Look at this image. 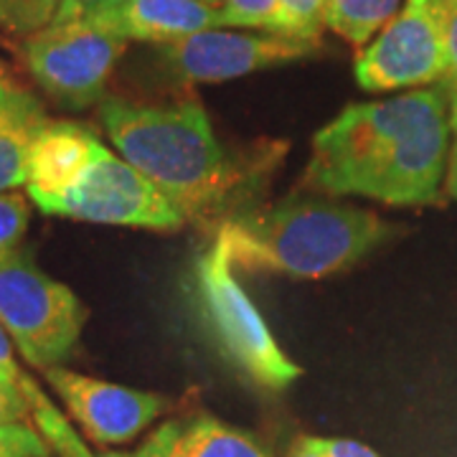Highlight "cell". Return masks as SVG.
I'll list each match as a JSON object with an SVG mask.
<instances>
[{
    "label": "cell",
    "instance_id": "obj_1",
    "mask_svg": "<svg viewBox=\"0 0 457 457\" xmlns=\"http://www.w3.org/2000/svg\"><path fill=\"white\" fill-rule=\"evenodd\" d=\"M450 155V95L442 84L348 104L315 132L303 188L389 206L440 201Z\"/></svg>",
    "mask_w": 457,
    "mask_h": 457
},
{
    "label": "cell",
    "instance_id": "obj_2",
    "mask_svg": "<svg viewBox=\"0 0 457 457\" xmlns=\"http://www.w3.org/2000/svg\"><path fill=\"white\" fill-rule=\"evenodd\" d=\"M99 122L120 155L170 198L186 221L221 227L254 194L260 165L227 153L198 99L140 104L107 97Z\"/></svg>",
    "mask_w": 457,
    "mask_h": 457
},
{
    "label": "cell",
    "instance_id": "obj_3",
    "mask_svg": "<svg viewBox=\"0 0 457 457\" xmlns=\"http://www.w3.org/2000/svg\"><path fill=\"white\" fill-rule=\"evenodd\" d=\"M394 224L369 209L290 196L260 212H239L216 234L234 267L295 279H323L353 267L392 237Z\"/></svg>",
    "mask_w": 457,
    "mask_h": 457
},
{
    "label": "cell",
    "instance_id": "obj_4",
    "mask_svg": "<svg viewBox=\"0 0 457 457\" xmlns=\"http://www.w3.org/2000/svg\"><path fill=\"white\" fill-rule=\"evenodd\" d=\"M194 285L201 323L239 374L270 392H285L303 376V369L279 348L257 305L234 278L227 242L219 234L196 260Z\"/></svg>",
    "mask_w": 457,
    "mask_h": 457
},
{
    "label": "cell",
    "instance_id": "obj_5",
    "mask_svg": "<svg viewBox=\"0 0 457 457\" xmlns=\"http://www.w3.org/2000/svg\"><path fill=\"white\" fill-rule=\"evenodd\" d=\"M0 323L21 356L46 371L74 353L87 308L71 287L51 279L26 249H16L0 260Z\"/></svg>",
    "mask_w": 457,
    "mask_h": 457
},
{
    "label": "cell",
    "instance_id": "obj_6",
    "mask_svg": "<svg viewBox=\"0 0 457 457\" xmlns=\"http://www.w3.org/2000/svg\"><path fill=\"white\" fill-rule=\"evenodd\" d=\"M128 44L97 18H54L23 38L21 56L33 82L54 102L66 110H84L104 99Z\"/></svg>",
    "mask_w": 457,
    "mask_h": 457
},
{
    "label": "cell",
    "instance_id": "obj_7",
    "mask_svg": "<svg viewBox=\"0 0 457 457\" xmlns=\"http://www.w3.org/2000/svg\"><path fill=\"white\" fill-rule=\"evenodd\" d=\"M36 206L46 216L114 227L176 231L186 224L179 206L153 180L104 145L71 188Z\"/></svg>",
    "mask_w": 457,
    "mask_h": 457
},
{
    "label": "cell",
    "instance_id": "obj_8",
    "mask_svg": "<svg viewBox=\"0 0 457 457\" xmlns=\"http://www.w3.org/2000/svg\"><path fill=\"white\" fill-rule=\"evenodd\" d=\"M447 71L435 0H407L404 8L359 49L353 74L366 92H396L440 84Z\"/></svg>",
    "mask_w": 457,
    "mask_h": 457
},
{
    "label": "cell",
    "instance_id": "obj_9",
    "mask_svg": "<svg viewBox=\"0 0 457 457\" xmlns=\"http://www.w3.org/2000/svg\"><path fill=\"white\" fill-rule=\"evenodd\" d=\"M320 41H305L282 33H246L206 29L180 41L163 44L165 69L186 84H216L239 79L252 71L290 64L312 56Z\"/></svg>",
    "mask_w": 457,
    "mask_h": 457
},
{
    "label": "cell",
    "instance_id": "obj_10",
    "mask_svg": "<svg viewBox=\"0 0 457 457\" xmlns=\"http://www.w3.org/2000/svg\"><path fill=\"white\" fill-rule=\"evenodd\" d=\"M44 374L51 389L64 402L71 420L82 427L87 440L102 447L135 440L168 407L161 394L110 384L69 371L64 366L46 369Z\"/></svg>",
    "mask_w": 457,
    "mask_h": 457
},
{
    "label": "cell",
    "instance_id": "obj_11",
    "mask_svg": "<svg viewBox=\"0 0 457 457\" xmlns=\"http://www.w3.org/2000/svg\"><path fill=\"white\" fill-rule=\"evenodd\" d=\"M102 143L82 122L49 120L33 140L26 168V191L33 204L64 194L97 158Z\"/></svg>",
    "mask_w": 457,
    "mask_h": 457
},
{
    "label": "cell",
    "instance_id": "obj_12",
    "mask_svg": "<svg viewBox=\"0 0 457 457\" xmlns=\"http://www.w3.org/2000/svg\"><path fill=\"white\" fill-rule=\"evenodd\" d=\"M128 41L173 44L219 26V8L198 0H122L95 16Z\"/></svg>",
    "mask_w": 457,
    "mask_h": 457
},
{
    "label": "cell",
    "instance_id": "obj_13",
    "mask_svg": "<svg viewBox=\"0 0 457 457\" xmlns=\"http://www.w3.org/2000/svg\"><path fill=\"white\" fill-rule=\"evenodd\" d=\"M49 122L41 99L11 74L0 77V194L26 186L33 140Z\"/></svg>",
    "mask_w": 457,
    "mask_h": 457
},
{
    "label": "cell",
    "instance_id": "obj_14",
    "mask_svg": "<svg viewBox=\"0 0 457 457\" xmlns=\"http://www.w3.org/2000/svg\"><path fill=\"white\" fill-rule=\"evenodd\" d=\"M168 457H270V453L249 432L204 414L180 425Z\"/></svg>",
    "mask_w": 457,
    "mask_h": 457
},
{
    "label": "cell",
    "instance_id": "obj_15",
    "mask_svg": "<svg viewBox=\"0 0 457 457\" xmlns=\"http://www.w3.org/2000/svg\"><path fill=\"white\" fill-rule=\"evenodd\" d=\"M402 11V0H326V29L363 49Z\"/></svg>",
    "mask_w": 457,
    "mask_h": 457
},
{
    "label": "cell",
    "instance_id": "obj_16",
    "mask_svg": "<svg viewBox=\"0 0 457 457\" xmlns=\"http://www.w3.org/2000/svg\"><path fill=\"white\" fill-rule=\"evenodd\" d=\"M26 392L31 396V420L33 425L38 427V432L46 437L51 445V450L59 457H135L130 453H99L95 455L82 437L74 432V427L69 425L64 414L54 407L49 402V396L38 389V384L29 378L26 381Z\"/></svg>",
    "mask_w": 457,
    "mask_h": 457
},
{
    "label": "cell",
    "instance_id": "obj_17",
    "mask_svg": "<svg viewBox=\"0 0 457 457\" xmlns=\"http://www.w3.org/2000/svg\"><path fill=\"white\" fill-rule=\"evenodd\" d=\"M326 26V0H278V26L275 33L320 41Z\"/></svg>",
    "mask_w": 457,
    "mask_h": 457
},
{
    "label": "cell",
    "instance_id": "obj_18",
    "mask_svg": "<svg viewBox=\"0 0 457 457\" xmlns=\"http://www.w3.org/2000/svg\"><path fill=\"white\" fill-rule=\"evenodd\" d=\"M219 18V26L224 29H264L275 33L278 0H224Z\"/></svg>",
    "mask_w": 457,
    "mask_h": 457
},
{
    "label": "cell",
    "instance_id": "obj_19",
    "mask_svg": "<svg viewBox=\"0 0 457 457\" xmlns=\"http://www.w3.org/2000/svg\"><path fill=\"white\" fill-rule=\"evenodd\" d=\"M54 18L49 0H0V29L11 33H29L44 29Z\"/></svg>",
    "mask_w": 457,
    "mask_h": 457
},
{
    "label": "cell",
    "instance_id": "obj_20",
    "mask_svg": "<svg viewBox=\"0 0 457 457\" xmlns=\"http://www.w3.org/2000/svg\"><path fill=\"white\" fill-rule=\"evenodd\" d=\"M31 219V206L21 194H0V260L21 249Z\"/></svg>",
    "mask_w": 457,
    "mask_h": 457
},
{
    "label": "cell",
    "instance_id": "obj_21",
    "mask_svg": "<svg viewBox=\"0 0 457 457\" xmlns=\"http://www.w3.org/2000/svg\"><path fill=\"white\" fill-rule=\"evenodd\" d=\"M54 450L38 427L29 422L0 427V457H51Z\"/></svg>",
    "mask_w": 457,
    "mask_h": 457
},
{
    "label": "cell",
    "instance_id": "obj_22",
    "mask_svg": "<svg viewBox=\"0 0 457 457\" xmlns=\"http://www.w3.org/2000/svg\"><path fill=\"white\" fill-rule=\"evenodd\" d=\"M440 13L442 41H445V56H447V71L442 87L450 97H457V0H435Z\"/></svg>",
    "mask_w": 457,
    "mask_h": 457
},
{
    "label": "cell",
    "instance_id": "obj_23",
    "mask_svg": "<svg viewBox=\"0 0 457 457\" xmlns=\"http://www.w3.org/2000/svg\"><path fill=\"white\" fill-rule=\"evenodd\" d=\"M31 420V396L26 392V374L21 381L0 376V427L29 422Z\"/></svg>",
    "mask_w": 457,
    "mask_h": 457
},
{
    "label": "cell",
    "instance_id": "obj_24",
    "mask_svg": "<svg viewBox=\"0 0 457 457\" xmlns=\"http://www.w3.org/2000/svg\"><path fill=\"white\" fill-rule=\"evenodd\" d=\"M49 3L54 8V18H95L122 0H49Z\"/></svg>",
    "mask_w": 457,
    "mask_h": 457
},
{
    "label": "cell",
    "instance_id": "obj_25",
    "mask_svg": "<svg viewBox=\"0 0 457 457\" xmlns=\"http://www.w3.org/2000/svg\"><path fill=\"white\" fill-rule=\"evenodd\" d=\"M179 432L180 422H165V425H161V429H155L147 437V442L135 453V457H168L173 442L179 437Z\"/></svg>",
    "mask_w": 457,
    "mask_h": 457
},
{
    "label": "cell",
    "instance_id": "obj_26",
    "mask_svg": "<svg viewBox=\"0 0 457 457\" xmlns=\"http://www.w3.org/2000/svg\"><path fill=\"white\" fill-rule=\"evenodd\" d=\"M445 191L457 201V97H450V155H447Z\"/></svg>",
    "mask_w": 457,
    "mask_h": 457
},
{
    "label": "cell",
    "instance_id": "obj_27",
    "mask_svg": "<svg viewBox=\"0 0 457 457\" xmlns=\"http://www.w3.org/2000/svg\"><path fill=\"white\" fill-rule=\"evenodd\" d=\"M287 457H333V453L328 450L326 437H311V435H303L293 442L290 447V455Z\"/></svg>",
    "mask_w": 457,
    "mask_h": 457
},
{
    "label": "cell",
    "instance_id": "obj_28",
    "mask_svg": "<svg viewBox=\"0 0 457 457\" xmlns=\"http://www.w3.org/2000/svg\"><path fill=\"white\" fill-rule=\"evenodd\" d=\"M328 450L333 453V457H381L378 453H374L369 445L356 440H345V437H338V440H328Z\"/></svg>",
    "mask_w": 457,
    "mask_h": 457
},
{
    "label": "cell",
    "instance_id": "obj_29",
    "mask_svg": "<svg viewBox=\"0 0 457 457\" xmlns=\"http://www.w3.org/2000/svg\"><path fill=\"white\" fill-rule=\"evenodd\" d=\"M0 371L5 376H11V378H23V371L18 369L16 356H13V341H11V336L5 333V328L0 323Z\"/></svg>",
    "mask_w": 457,
    "mask_h": 457
},
{
    "label": "cell",
    "instance_id": "obj_30",
    "mask_svg": "<svg viewBox=\"0 0 457 457\" xmlns=\"http://www.w3.org/2000/svg\"><path fill=\"white\" fill-rule=\"evenodd\" d=\"M198 3H209V5H216V8H221V3H224V0H198Z\"/></svg>",
    "mask_w": 457,
    "mask_h": 457
},
{
    "label": "cell",
    "instance_id": "obj_31",
    "mask_svg": "<svg viewBox=\"0 0 457 457\" xmlns=\"http://www.w3.org/2000/svg\"><path fill=\"white\" fill-rule=\"evenodd\" d=\"M5 74H8V64H5V62L0 59V77H5Z\"/></svg>",
    "mask_w": 457,
    "mask_h": 457
},
{
    "label": "cell",
    "instance_id": "obj_32",
    "mask_svg": "<svg viewBox=\"0 0 457 457\" xmlns=\"http://www.w3.org/2000/svg\"><path fill=\"white\" fill-rule=\"evenodd\" d=\"M0 376H5V374H3V371H0ZM8 378H11V376H8ZM18 381H21V378H18Z\"/></svg>",
    "mask_w": 457,
    "mask_h": 457
}]
</instances>
